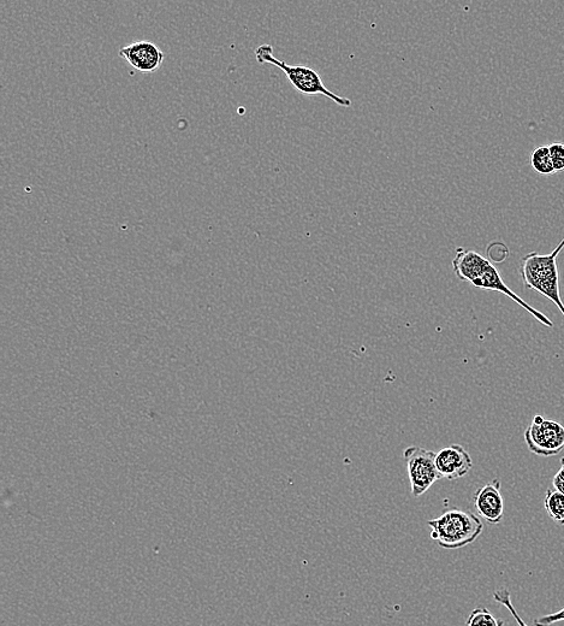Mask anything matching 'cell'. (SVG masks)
<instances>
[{
	"label": "cell",
	"instance_id": "6da1fadb",
	"mask_svg": "<svg viewBox=\"0 0 564 626\" xmlns=\"http://www.w3.org/2000/svg\"><path fill=\"white\" fill-rule=\"evenodd\" d=\"M454 273L461 281L471 283L474 287L485 289V291L500 292L515 301L522 309L544 324L545 327L552 328L554 323L544 313L534 309L526 301L514 293L506 283L498 270L492 265L489 259L479 255L476 251H467L465 248H457L453 259Z\"/></svg>",
	"mask_w": 564,
	"mask_h": 626
},
{
	"label": "cell",
	"instance_id": "7a4b0ae2",
	"mask_svg": "<svg viewBox=\"0 0 564 626\" xmlns=\"http://www.w3.org/2000/svg\"><path fill=\"white\" fill-rule=\"evenodd\" d=\"M564 247V239L550 255L531 252L522 258L521 277L526 288L533 289L552 301L564 316V304L560 292L557 257Z\"/></svg>",
	"mask_w": 564,
	"mask_h": 626
},
{
	"label": "cell",
	"instance_id": "3957f363",
	"mask_svg": "<svg viewBox=\"0 0 564 626\" xmlns=\"http://www.w3.org/2000/svg\"><path fill=\"white\" fill-rule=\"evenodd\" d=\"M432 540L445 549H460L471 545L483 533L484 525L474 513L459 509L444 512L427 522Z\"/></svg>",
	"mask_w": 564,
	"mask_h": 626
},
{
	"label": "cell",
	"instance_id": "277c9868",
	"mask_svg": "<svg viewBox=\"0 0 564 626\" xmlns=\"http://www.w3.org/2000/svg\"><path fill=\"white\" fill-rule=\"evenodd\" d=\"M255 58L261 64H272L282 70L286 74L290 84L293 85L296 91H299L306 96H324L329 98L342 108H350L352 106V100L346 97L338 96V94L331 92L328 87L324 85L322 78L310 67L305 66H290V64L281 61V59L273 56V47L269 44L260 45L255 50Z\"/></svg>",
	"mask_w": 564,
	"mask_h": 626
},
{
	"label": "cell",
	"instance_id": "5b68a950",
	"mask_svg": "<svg viewBox=\"0 0 564 626\" xmlns=\"http://www.w3.org/2000/svg\"><path fill=\"white\" fill-rule=\"evenodd\" d=\"M436 454L417 446L408 447L403 452L414 498L429 492L433 484L441 480L436 466Z\"/></svg>",
	"mask_w": 564,
	"mask_h": 626
},
{
	"label": "cell",
	"instance_id": "8992f818",
	"mask_svg": "<svg viewBox=\"0 0 564 626\" xmlns=\"http://www.w3.org/2000/svg\"><path fill=\"white\" fill-rule=\"evenodd\" d=\"M525 441L532 453L540 457L557 456L564 450V427L561 423L534 416L525 431Z\"/></svg>",
	"mask_w": 564,
	"mask_h": 626
},
{
	"label": "cell",
	"instance_id": "52a82bcc",
	"mask_svg": "<svg viewBox=\"0 0 564 626\" xmlns=\"http://www.w3.org/2000/svg\"><path fill=\"white\" fill-rule=\"evenodd\" d=\"M120 57L138 72L151 74L156 73L164 62V52L151 41H138L132 45L122 47L118 52Z\"/></svg>",
	"mask_w": 564,
	"mask_h": 626
},
{
	"label": "cell",
	"instance_id": "ba28073f",
	"mask_svg": "<svg viewBox=\"0 0 564 626\" xmlns=\"http://www.w3.org/2000/svg\"><path fill=\"white\" fill-rule=\"evenodd\" d=\"M436 466L441 478L460 480L473 468V460L461 445H451L436 454Z\"/></svg>",
	"mask_w": 564,
	"mask_h": 626
},
{
	"label": "cell",
	"instance_id": "9c48e42d",
	"mask_svg": "<svg viewBox=\"0 0 564 626\" xmlns=\"http://www.w3.org/2000/svg\"><path fill=\"white\" fill-rule=\"evenodd\" d=\"M478 515L490 524L501 523L504 517V499L501 482L494 480L479 488L473 496Z\"/></svg>",
	"mask_w": 564,
	"mask_h": 626
},
{
	"label": "cell",
	"instance_id": "30bf717a",
	"mask_svg": "<svg viewBox=\"0 0 564 626\" xmlns=\"http://www.w3.org/2000/svg\"><path fill=\"white\" fill-rule=\"evenodd\" d=\"M548 515L557 524L564 525V495L556 489H549L544 499Z\"/></svg>",
	"mask_w": 564,
	"mask_h": 626
},
{
	"label": "cell",
	"instance_id": "8fae6325",
	"mask_svg": "<svg viewBox=\"0 0 564 626\" xmlns=\"http://www.w3.org/2000/svg\"><path fill=\"white\" fill-rule=\"evenodd\" d=\"M531 164L534 170L540 175L555 174L554 164L550 156L549 146H540L534 150L531 157Z\"/></svg>",
	"mask_w": 564,
	"mask_h": 626
},
{
	"label": "cell",
	"instance_id": "7c38bea8",
	"mask_svg": "<svg viewBox=\"0 0 564 626\" xmlns=\"http://www.w3.org/2000/svg\"><path fill=\"white\" fill-rule=\"evenodd\" d=\"M466 626H504V622L496 618L488 608L477 607L469 614Z\"/></svg>",
	"mask_w": 564,
	"mask_h": 626
},
{
	"label": "cell",
	"instance_id": "4fadbf2b",
	"mask_svg": "<svg viewBox=\"0 0 564 626\" xmlns=\"http://www.w3.org/2000/svg\"><path fill=\"white\" fill-rule=\"evenodd\" d=\"M494 599L496 600V602H498V604H501L502 606L507 608V610L510 612V614H512V616L516 620V623H518L519 626H528L524 622V620H522L518 611H516V608L514 607L512 601V595H510L509 590H497V592L494 593Z\"/></svg>",
	"mask_w": 564,
	"mask_h": 626
},
{
	"label": "cell",
	"instance_id": "5bb4252c",
	"mask_svg": "<svg viewBox=\"0 0 564 626\" xmlns=\"http://www.w3.org/2000/svg\"><path fill=\"white\" fill-rule=\"evenodd\" d=\"M552 164H554L555 173L564 170V144L555 143L549 146Z\"/></svg>",
	"mask_w": 564,
	"mask_h": 626
},
{
	"label": "cell",
	"instance_id": "9a60e30c",
	"mask_svg": "<svg viewBox=\"0 0 564 626\" xmlns=\"http://www.w3.org/2000/svg\"><path fill=\"white\" fill-rule=\"evenodd\" d=\"M558 622H564V608L561 611L546 614V616L534 620V624H536V626H551L552 624Z\"/></svg>",
	"mask_w": 564,
	"mask_h": 626
},
{
	"label": "cell",
	"instance_id": "2e32d148",
	"mask_svg": "<svg viewBox=\"0 0 564 626\" xmlns=\"http://www.w3.org/2000/svg\"><path fill=\"white\" fill-rule=\"evenodd\" d=\"M552 484H554V488L558 490V492L564 495V458L561 460V468L557 471V474L554 476V480H552Z\"/></svg>",
	"mask_w": 564,
	"mask_h": 626
}]
</instances>
